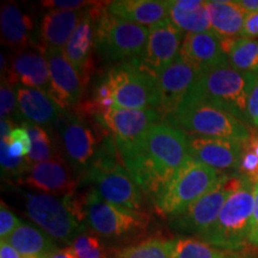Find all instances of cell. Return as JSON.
<instances>
[{
  "mask_svg": "<svg viewBox=\"0 0 258 258\" xmlns=\"http://www.w3.org/2000/svg\"><path fill=\"white\" fill-rule=\"evenodd\" d=\"M189 159L188 135L160 121L150 128L137 152L122 163L139 188L153 199Z\"/></svg>",
  "mask_w": 258,
  "mask_h": 258,
  "instance_id": "1",
  "label": "cell"
},
{
  "mask_svg": "<svg viewBox=\"0 0 258 258\" xmlns=\"http://www.w3.org/2000/svg\"><path fill=\"white\" fill-rule=\"evenodd\" d=\"M257 74L240 72L230 63L205 71L180 106L195 103L211 104L247 123V103Z\"/></svg>",
  "mask_w": 258,
  "mask_h": 258,
  "instance_id": "2",
  "label": "cell"
},
{
  "mask_svg": "<svg viewBox=\"0 0 258 258\" xmlns=\"http://www.w3.org/2000/svg\"><path fill=\"white\" fill-rule=\"evenodd\" d=\"M82 179L111 205L134 212L143 209V190L122 163L110 134L103 138L95 161Z\"/></svg>",
  "mask_w": 258,
  "mask_h": 258,
  "instance_id": "3",
  "label": "cell"
},
{
  "mask_svg": "<svg viewBox=\"0 0 258 258\" xmlns=\"http://www.w3.org/2000/svg\"><path fill=\"white\" fill-rule=\"evenodd\" d=\"M25 212L32 221L53 239L72 244L85 231L83 196L57 198L47 194H24Z\"/></svg>",
  "mask_w": 258,
  "mask_h": 258,
  "instance_id": "4",
  "label": "cell"
},
{
  "mask_svg": "<svg viewBox=\"0 0 258 258\" xmlns=\"http://www.w3.org/2000/svg\"><path fill=\"white\" fill-rule=\"evenodd\" d=\"M254 184L245 178L226 201L217 221L198 239L230 251H243L250 246L249 238L253 213Z\"/></svg>",
  "mask_w": 258,
  "mask_h": 258,
  "instance_id": "5",
  "label": "cell"
},
{
  "mask_svg": "<svg viewBox=\"0 0 258 258\" xmlns=\"http://www.w3.org/2000/svg\"><path fill=\"white\" fill-rule=\"evenodd\" d=\"M89 118L77 110H62L56 124L63 159L82 178L95 161L103 138L109 134Z\"/></svg>",
  "mask_w": 258,
  "mask_h": 258,
  "instance_id": "6",
  "label": "cell"
},
{
  "mask_svg": "<svg viewBox=\"0 0 258 258\" xmlns=\"http://www.w3.org/2000/svg\"><path fill=\"white\" fill-rule=\"evenodd\" d=\"M222 175L225 173L190 158L152 199L154 207L161 215L175 217L209 191Z\"/></svg>",
  "mask_w": 258,
  "mask_h": 258,
  "instance_id": "7",
  "label": "cell"
},
{
  "mask_svg": "<svg viewBox=\"0 0 258 258\" xmlns=\"http://www.w3.org/2000/svg\"><path fill=\"white\" fill-rule=\"evenodd\" d=\"M164 120L186 134L224 139L238 144H243L249 138L251 128L230 112L205 103L180 106Z\"/></svg>",
  "mask_w": 258,
  "mask_h": 258,
  "instance_id": "8",
  "label": "cell"
},
{
  "mask_svg": "<svg viewBox=\"0 0 258 258\" xmlns=\"http://www.w3.org/2000/svg\"><path fill=\"white\" fill-rule=\"evenodd\" d=\"M150 29L103 12L97 22L96 53L105 62H132L144 55Z\"/></svg>",
  "mask_w": 258,
  "mask_h": 258,
  "instance_id": "9",
  "label": "cell"
},
{
  "mask_svg": "<svg viewBox=\"0 0 258 258\" xmlns=\"http://www.w3.org/2000/svg\"><path fill=\"white\" fill-rule=\"evenodd\" d=\"M114 97L115 108L159 111L157 78L137 61L115 64L103 76Z\"/></svg>",
  "mask_w": 258,
  "mask_h": 258,
  "instance_id": "10",
  "label": "cell"
},
{
  "mask_svg": "<svg viewBox=\"0 0 258 258\" xmlns=\"http://www.w3.org/2000/svg\"><path fill=\"white\" fill-rule=\"evenodd\" d=\"M239 173H225L213 188L191 203L184 212L171 218V227L177 232L195 234L205 233L217 221L228 198L243 184Z\"/></svg>",
  "mask_w": 258,
  "mask_h": 258,
  "instance_id": "11",
  "label": "cell"
},
{
  "mask_svg": "<svg viewBox=\"0 0 258 258\" xmlns=\"http://www.w3.org/2000/svg\"><path fill=\"white\" fill-rule=\"evenodd\" d=\"M163 116L156 109L132 110L114 108L104 114L92 117L111 135L121 159L134 154L140 147L147 132L153 124L160 122Z\"/></svg>",
  "mask_w": 258,
  "mask_h": 258,
  "instance_id": "12",
  "label": "cell"
},
{
  "mask_svg": "<svg viewBox=\"0 0 258 258\" xmlns=\"http://www.w3.org/2000/svg\"><path fill=\"white\" fill-rule=\"evenodd\" d=\"M86 222L96 234L108 239H117L123 235L144 230L148 217L143 212H134L106 202L95 189L83 195Z\"/></svg>",
  "mask_w": 258,
  "mask_h": 258,
  "instance_id": "13",
  "label": "cell"
},
{
  "mask_svg": "<svg viewBox=\"0 0 258 258\" xmlns=\"http://www.w3.org/2000/svg\"><path fill=\"white\" fill-rule=\"evenodd\" d=\"M108 4L109 2H97L95 5L89 8L86 15L80 21L62 49L66 59L78 71L86 84L91 80V76L95 71L92 56L93 50H96L97 22L105 11Z\"/></svg>",
  "mask_w": 258,
  "mask_h": 258,
  "instance_id": "14",
  "label": "cell"
},
{
  "mask_svg": "<svg viewBox=\"0 0 258 258\" xmlns=\"http://www.w3.org/2000/svg\"><path fill=\"white\" fill-rule=\"evenodd\" d=\"M44 55L50 77L49 97L62 110H70L82 102L88 84L66 59L62 49L44 48Z\"/></svg>",
  "mask_w": 258,
  "mask_h": 258,
  "instance_id": "15",
  "label": "cell"
},
{
  "mask_svg": "<svg viewBox=\"0 0 258 258\" xmlns=\"http://www.w3.org/2000/svg\"><path fill=\"white\" fill-rule=\"evenodd\" d=\"M183 40V31H180L170 18L165 19L150 28L146 49L137 62L158 78V76L179 56Z\"/></svg>",
  "mask_w": 258,
  "mask_h": 258,
  "instance_id": "16",
  "label": "cell"
},
{
  "mask_svg": "<svg viewBox=\"0 0 258 258\" xmlns=\"http://www.w3.org/2000/svg\"><path fill=\"white\" fill-rule=\"evenodd\" d=\"M2 78L17 86L36 89L50 93V77L48 62L42 44H31L28 48L16 51L8 64V71Z\"/></svg>",
  "mask_w": 258,
  "mask_h": 258,
  "instance_id": "17",
  "label": "cell"
},
{
  "mask_svg": "<svg viewBox=\"0 0 258 258\" xmlns=\"http://www.w3.org/2000/svg\"><path fill=\"white\" fill-rule=\"evenodd\" d=\"M201 72L178 56L157 78L159 112L163 120L178 110Z\"/></svg>",
  "mask_w": 258,
  "mask_h": 258,
  "instance_id": "18",
  "label": "cell"
},
{
  "mask_svg": "<svg viewBox=\"0 0 258 258\" xmlns=\"http://www.w3.org/2000/svg\"><path fill=\"white\" fill-rule=\"evenodd\" d=\"M79 179L73 176V170L63 158L31 164L27 173L19 180V183L29 188L57 198L74 194Z\"/></svg>",
  "mask_w": 258,
  "mask_h": 258,
  "instance_id": "19",
  "label": "cell"
},
{
  "mask_svg": "<svg viewBox=\"0 0 258 258\" xmlns=\"http://www.w3.org/2000/svg\"><path fill=\"white\" fill-rule=\"evenodd\" d=\"M186 135L191 159L222 173L238 172L240 165L241 144L224 139Z\"/></svg>",
  "mask_w": 258,
  "mask_h": 258,
  "instance_id": "20",
  "label": "cell"
},
{
  "mask_svg": "<svg viewBox=\"0 0 258 258\" xmlns=\"http://www.w3.org/2000/svg\"><path fill=\"white\" fill-rule=\"evenodd\" d=\"M179 57L196 67L201 73L230 63L220 38L213 32L186 34L180 47Z\"/></svg>",
  "mask_w": 258,
  "mask_h": 258,
  "instance_id": "21",
  "label": "cell"
},
{
  "mask_svg": "<svg viewBox=\"0 0 258 258\" xmlns=\"http://www.w3.org/2000/svg\"><path fill=\"white\" fill-rule=\"evenodd\" d=\"M19 117L43 128H56L62 109L46 92L17 86Z\"/></svg>",
  "mask_w": 258,
  "mask_h": 258,
  "instance_id": "22",
  "label": "cell"
},
{
  "mask_svg": "<svg viewBox=\"0 0 258 258\" xmlns=\"http://www.w3.org/2000/svg\"><path fill=\"white\" fill-rule=\"evenodd\" d=\"M88 9L50 10L44 14L38 28L42 46L44 48L63 49L80 21L86 15Z\"/></svg>",
  "mask_w": 258,
  "mask_h": 258,
  "instance_id": "23",
  "label": "cell"
},
{
  "mask_svg": "<svg viewBox=\"0 0 258 258\" xmlns=\"http://www.w3.org/2000/svg\"><path fill=\"white\" fill-rule=\"evenodd\" d=\"M109 15L141 25L153 27L160 22L169 19V2L158 0H117L109 2L106 6Z\"/></svg>",
  "mask_w": 258,
  "mask_h": 258,
  "instance_id": "24",
  "label": "cell"
},
{
  "mask_svg": "<svg viewBox=\"0 0 258 258\" xmlns=\"http://www.w3.org/2000/svg\"><path fill=\"white\" fill-rule=\"evenodd\" d=\"M2 43L15 51L31 46L34 22L16 3H4L0 11Z\"/></svg>",
  "mask_w": 258,
  "mask_h": 258,
  "instance_id": "25",
  "label": "cell"
},
{
  "mask_svg": "<svg viewBox=\"0 0 258 258\" xmlns=\"http://www.w3.org/2000/svg\"><path fill=\"white\" fill-rule=\"evenodd\" d=\"M212 32L220 40L241 37L244 22L249 15L234 0H212L207 2Z\"/></svg>",
  "mask_w": 258,
  "mask_h": 258,
  "instance_id": "26",
  "label": "cell"
},
{
  "mask_svg": "<svg viewBox=\"0 0 258 258\" xmlns=\"http://www.w3.org/2000/svg\"><path fill=\"white\" fill-rule=\"evenodd\" d=\"M4 241L11 245L21 254V258H46L57 250L53 238L41 228L25 222Z\"/></svg>",
  "mask_w": 258,
  "mask_h": 258,
  "instance_id": "27",
  "label": "cell"
},
{
  "mask_svg": "<svg viewBox=\"0 0 258 258\" xmlns=\"http://www.w3.org/2000/svg\"><path fill=\"white\" fill-rule=\"evenodd\" d=\"M220 41L232 67L240 72L258 73V41L244 37Z\"/></svg>",
  "mask_w": 258,
  "mask_h": 258,
  "instance_id": "28",
  "label": "cell"
},
{
  "mask_svg": "<svg viewBox=\"0 0 258 258\" xmlns=\"http://www.w3.org/2000/svg\"><path fill=\"white\" fill-rule=\"evenodd\" d=\"M22 127L27 129L32 144L30 153L27 157L29 164H37L61 158L59 148L51 140L53 138L46 128L27 121L22 122Z\"/></svg>",
  "mask_w": 258,
  "mask_h": 258,
  "instance_id": "29",
  "label": "cell"
},
{
  "mask_svg": "<svg viewBox=\"0 0 258 258\" xmlns=\"http://www.w3.org/2000/svg\"><path fill=\"white\" fill-rule=\"evenodd\" d=\"M172 258H243L237 251L219 249L198 238L175 240Z\"/></svg>",
  "mask_w": 258,
  "mask_h": 258,
  "instance_id": "30",
  "label": "cell"
},
{
  "mask_svg": "<svg viewBox=\"0 0 258 258\" xmlns=\"http://www.w3.org/2000/svg\"><path fill=\"white\" fill-rule=\"evenodd\" d=\"M169 18L180 31L186 34L212 32L207 4L196 11H183L169 2Z\"/></svg>",
  "mask_w": 258,
  "mask_h": 258,
  "instance_id": "31",
  "label": "cell"
},
{
  "mask_svg": "<svg viewBox=\"0 0 258 258\" xmlns=\"http://www.w3.org/2000/svg\"><path fill=\"white\" fill-rule=\"evenodd\" d=\"M175 240L152 238L133 246L117 250L112 258H172Z\"/></svg>",
  "mask_w": 258,
  "mask_h": 258,
  "instance_id": "32",
  "label": "cell"
},
{
  "mask_svg": "<svg viewBox=\"0 0 258 258\" xmlns=\"http://www.w3.org/2000/svg\"><path fill=\"white\" fill-rule=\"evenodd\" d=\"M0 163H2L3 178H12L21 180L31 164H29L27 158H15L9 152V146L6 141H0Z\"/></svg>",
  "mask_w": 258,
  "mask_h": 258,
  "instance_id": "33",
  "label": "cell"
},
{
  "mask_svg": "<svg viewBox=\"0 0 258 258\" xmlns=\"http://www.w3.org/2000/svg\"><path fill=\"white\" fill-rule=\"evenodd\" d=\"M71 246L78 258H109L105 246L95 234L84 232L73 240Z\"/></svg>",
  "mask_w": 258,
  "mask_h": 258,
  "instance_id": "34",
  "label": "cell"
},
{
  "mask_svg": "<svg viewBox=\"0 0 258 258\" xmlns=\"http://www.w3.org/2000/svg\"><path fill=\"white\" fill-rule=\"evenodd\" d=\"M0 115L2 120H21L17 104V91L15 85L6 78H2L0 86Z\"/></svg>",
  "mask_w": 258,
  "mask_h": 258,
  "instance_id": "35",
  "label": "cell"
},
{
  "mask_svg": "<svg viewBox=\"0 0 258 258\" xmlns=\"http://www.w3.org/2000/svg\"><path fill=\"white\" fill-rule=\"evenodd\" d=\"M9 146V152L15 158H27L31 151V139L27 132V129L16 127L12 131L10 138L6 140Z\"/></svg>",
  "mask_w": 258,
  "mask_h": 258,
  "instance_id": "36",
  "label": "cell"
},
{
  "mask_svg": "<svg viewBox=\"0 0 258 258\" xmlns=\"http://www.w3.org/2000/svg\"><path fill=\"white\" fill-rule=\"evenodd\" d=\"M23 222L2 201L0 207V239L6 240Z\"/></svg>",
  "mask_w": 258,
  "mask_h": 258,
  "instance_id": "37",
  "label": "cell"
},
{
  "mask_svg": "<svg viewBox=\"0 0 258 258\" xmlns=\"http://www.w3.org/2000/svg\"><path fill=\"white\" fill-rule=\"evenodd\" d=\"M97 2H82V0H44L41 5L50 10H85L95 5Z\"/></svg>",
  "mask_w": 258,
  "mask_h": 258,
  "instance_id": "38",
  "label": "cell"
},
{
  "mask_svg": "<svg viewBox=\"0 0 258 258\" xmlns=\"http://www.w3.org/2000/svg\"><path fill=\"white\" fill-rule=\"evenodd\" d=\"M247 123L250 127L258 129V74L247 103Z\"/></svg>",
  "mask_w": 258,
  "mask_h": 258,
  "instance_id": "39",
  "label": "cell"
},
{
  "mask_svg": "<svg viewBox=\"0 0 258 258\" xmlns=\"http://www.w3.org/2000/svg\"><path fill=\"white\" fill-rule=\"evenodd\" d=\"M249 245L252 249L258 250V183L254 184L253 190V213L252 221H251Z\"/></svg>",
  "mask_w": 258,
  "mask_h": 258,
  "instance_id": "40",
  "label": "cell"
},
{
  "mask_svg": "<svg viewBox=\"0 0 258 258\" xmlns=\"http://www.w3.org/2000/svg\"><path fill=\"white\" fill-rule=\"evenodd\" d=\"M241 37L250 38V40H254L258 37V12H252L246 16Z\"/></svg>",
  "mask_w": 258,
  "mask_h": 258,
  "instance_id": "41",
  "label": "cell"
},
{
  "mask_svg": "<svg viewBox=\"0 0 258 258\" xmlns=\"http://www.w3.org/2000/svg\"><path fill=\"white\" fill-rule=\"evenodd\" d=\"M171 4L183 11H196L201 9L202 6L207 4V2H201V0H173Z\"/></svg>",
  "mask_w": 258,
  "mask_h": 258,
  "instance_id": "42",
  "label": "cell"
},
{
  "mask_svg": "<svg viewBox=\"0 0 258 258\" xmlns=\"http://www.w3.org/2000/svg\"><path fill=\"white\" fill-rule=\"evenodd\" d=\"M241 145L246 148H249L250 151H252L254 156L258 158V129L251 127L249 138H247Z\"/></svg>",
  "mask_w": 258,
  "mask_h": 258,
  "instance_id": "43",
  "label": "cell"
},
{
  "mask_svg": "<svg viewBox=\"0 0 258 258\" xmlns=\"http://www.w3.org/2000/svg\"><path fill=\"white\" fill-rule=\"evenodd\" d=\"M15 128H16L15 121L2 120V122H0V138H2V140L4 141L8 140Z\"/></svg>",
  "mask_w": 258,
  "mask_h": 258,
  "instance_id": "44",
  "label": "cell"
},
{
  "mask_svg": "<svg viewBox=\"0 0 258 258\" xmlns=\"http://www.w3.org/2000/svg\"><path fill=\"white\" fill-rule=\"evenodd\" d=\"M0 258H21V254L9 243L2 240V243H0Z\"/></svg>",
  "mask_w": 258,
  "mask_h": 258,
  "instance_id": "45",
  "label": "cell"
},
{
  "mask_svg": "<svg viewBox=\"0 0 258 258\" xmlns=\"http://www.w3.org/2000/svg\"><path fill=\"white\" fill-rule=\"evenodd\" d=\"M46 258H78V256L74 252L72 246H70L63 247V249H57L54 252L48 254Z\"/></svg>",
  "mask_w": 258,
  "mask_h": 258,
  "instance_id": "46",
  "label": "cell"
},
{
  "mask_svg": "<svg viewBox=\"0 0 258 258\" xmlns=\"http://www.w3.org/2000/svg\"><path fill=\"white\" fill-rule=\"evenodd\" d=\"M237 3L247 14L258 12V0H237Z\"/></svg>",
  "mask_w": 258,
  "mask_h": 258,
  "instance_id": "47",
  "label": "cell"
}]
</instances>
